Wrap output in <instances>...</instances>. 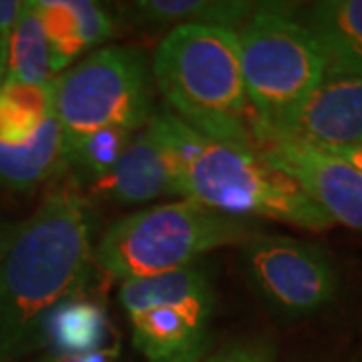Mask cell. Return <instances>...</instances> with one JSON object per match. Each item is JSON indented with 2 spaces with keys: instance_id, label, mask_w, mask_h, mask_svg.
Listing matches in <instances>:
<instances>
[{
  "instance_id": "6da1fadb",
  "label": "cell",
  "mask_w": 362,
  "mask_h": 362,
  "mask_svg": "<svg viewBox=\"0 0 362 362\" xmlns=\"http://www.w3.org/2000/svg\"><path fill=\"white\" fill-rule=\"evenodd\" d=\"M93 218L77 187L59 185L18 223L0 262V362L42 340L52 312L83 288L93 264Z\"/></svg>"
},
{
  "instance_id": "7a4b0ae2",
  "label": "cell",
  "mask_w": 362,
  "mask_h": 362,
  "mask_svg": "<svg viewBox=\"0 0 362 362\" xmlns=\"http://www.w3.org/2000/svg\"><path fill=\"white\" fill-rule=\"evenodd\" d=\"M147 125L168 149L183 199L238 220H276L312 232L334 226L296 181L258 151L214 141L169 111H153Z\"/></svg>"
},
{
  "instance_id": "3957f363",
  "label": "cell",
  "mask_w": 362,
  "mask_h": 362,
  "mask_svg": "<svg viewBox=\"0 0 362 362\" xmlns=\"http://www.w3.org/2000/svg\"><path fill=\"white\" fill-rule=\"evenodd\" d=\"M151 75L171 115L214 141L258 151L235 28H169L157 45Z\"/></svg>"
},
{
  "instance_id": "277c9868",
  "label": "cell",
  "mask_w": 362,
  "mask_h": 362,
  "mask_svg": "<svg viewBox=\"0 0 362 362\" xmlns=\"http://www.w3.org/2000/svg\"><path fill=\"white\" fill-rule=\"evenodd\" d=\"M254 228L194 199L157 204L115 221L101 235L93 262L121 282L195 266L209 252L244 244Z\"/></svg>"
},
{
  "instance_id": "5b68a950",
  "label": "cell",
  "mask_w": 362,
  "mask_h": 362,
  "mask_svg": "<svg viewBox=\"0 0 362 362\" xmlns=\"http://www.w3.org/2000/svg\"><path fill=\"white\" fill-rule=\"evenodd\" d=\"M238 39L256 125L276 127L320 85L328 59L310 26L282 2H259Z\"/></svg>"
},
{
  "instance_id": "8992f818",
  "label": "cell",
  "mask_w": 362,
  "mask_h": 362,
  "mask_svg": "<svg viewBox=\"0 0 362 362\" xmlns=\"http://www.w3.org/2000/svg\"><path fill=\"white\" fill-rule=\"evenodd\" d=\"M153 75L141 49H97L52 81L66 156L97 131H139L153 115ZM69 161V159H66Z\"/></svg>"
},
{
  "instance_id": "52a82bcc",
  "label": "cell",
  "mask_w": 362,
  "mask_h": 362,
  "mask_svg": "<svg viewBox=\"0 0 362 362\" xmlns=\"http://www.w3.org/2000/svg\"><path fill=\"white\" fill-rule=\"evenodd\" d=\"M119 302L129 320L133 346L147 362H199L206 356L216 306L206 270L189 266L123 282Z\"/></svg>"
},
{
  "instance_id": "ba28073f",
  "label": "cell",
  "mask_w": 362,
  "mask_h": 362,
  "mask_svg": "<svg viewBox=\"0 0 362 362\" xmlns=\"http://www.w3.org/2000/svg\"><path fill=\"white\" fill-rule=\"evenodd\" d=\"M242 258L256 294L286 320L314 316L337 300V266L316 244L256 232L242 244Z\"/></svg>"
},
{
  "instance_id": "9c48e42d",
  "label": "cell",
  "mask_w": 362,
  "mask_h": 362,
  "mask_svg": "<svg viewBox=\"0 0 362 362\" xmlns=\"http://www.w3.org/2000/svg\"><path fill=\"white\" fill-rule=\"evenodd\" d=\"M258 153L282 169L332 223L362 232V173L318 145L258 131Z\"/></svg>"
},
{
  "instance_id": "30bf717a",
  "label": "cell",
  "mask_w": 362,
  "mask_h": 362,
  "mask_svg": "<svg viewBox=\"0 0 362 362\" xmlns=\"http://www.w3.org/2000/svg\"><path fill=\"white\" fill-rule=\"evenodd\" d=\"M266 131L318 147L362 145V75L328 69L310 97L276 127Z\"/></svg>"
},
{
  "instance_id": "8fae6325",
  "label": "cell",
  "mask_w": 362,
  "mask_h": 362,
  "mask_svg": "<svg viewBox=\"0 0 362 362\" xmlns=\"http://www.w3.org/2000/svg\"><path fill=\"white\" fill-rule=\"evenodd\" d=\"M93 187L117 206H139L181 195L173 161L147 123L133 133L115 165L93 181Z\"/></svg>"
},
{
  "instance_id": "7c38bea8",
  "label": "cell",
  "mask_w": 362,
  "mask_h": 362,
  "mask_svg": "<svg viewBox=\"0 0 362 362\" xmlns=\"http://www.w3.org/2000/svg\"><path fill=\"white\" fill-rule=\"evenodd\" d=\"M66 165L65 139L54 113L26 141L14 145L0 141V185L8 192H33Z\"/></svg>"
},
{
  "instance_id": "4fadbf2b",
  "label": "cell",
  "mask_w": 362,
  "mask_h": 362,
  "mask_svg": "<svg viewBox=\"0 0 362 362\" xmlns=\"http://www.w3.org/2000/svg\"><path fill=\"white\" fill-rule=\"evenodd\" d=\"M328 69L362 75V0H322L308 11Z\"/></svg>"
},
{
  "instance_id": "5bb4252c",
  "label": "cell",
  "mask_w": 362,
  "mask_h": 362,
  "mask_svg": "<svg viewBox=\"0 0 362 362\" xmlns=\"http://www.w3.org/2000/svg\"><path fill=\"white\" fill-rule=\"evenodd\" d=\"M256 8L258 4L247 0H139L131 13L151 26L214 25L238 30Z\"/></svg>"
},
{
  "instance_id": "9a60e30c",
  "label": "cell",
  "mask_w": 362,
  "mask_h": 362,
  "mask_svg": "<svg viewBox=\"0 0 362 362\" xmlns=\"http://www.w3.org/2000/svg\"><path fill=\"white\" fill-rule=\"evenodd\" d=\"M54 113L51 85H28L6 78L0 85V141L23 143Z\"/></svg>"
},
{
  "instance_id": "2e32d148",
  "label": "cell",
  "mask_w": 362,
  "mask_h": 362,
  "mask_svg": "<svg viewBox=\"0 0 362 362\" xmlns=\"http://www.w3.org/2000/svg\"><path fill=\"white\" fill-rule=\"evenodd\" d=\"M6 78L28 83V85H51L57 78L51 69L49 42L33 0L23 2V11L16 18L11 47H8L4 81Z\"/></svg>"
},
{
  "instance_id": "e0dca14e",
  "label": "cell",
  "mask_w": 362,
  "mask_h": 362,
  "mask_svg": "<svg viewBox=\"0 0 362 362\" xmlns=\"http://www.w3.org/2000/svg\"><path fill=\"white\" fill-rule=\"evenodd\" d=\"M42 338H47L61 356L105 349L107 316L95 304L71 298L49 316Z\"/></svg>"
},
{
  "instance_id": "ac0fdd59",
  "label": "cell",
  "mask_w": 362,
  "mask_h": 362,
  "mask_svg": "<svg viewBox=\"0 0 362 362\" xmlns=\"http://www.w3.org/2000/svg\"><path fill=\"white\" fill-rule=\"evenodd\" d=\"M33 4L49 42L52 73L59 77L87 51L73 0H33Z\"/></svg>"
},
{
  "instance_id": "d6986e66",
  "label": "cell",
  "mask_w": 362,
  "mask_h": 362,
  "mask_svg": "<svg viewBox=\"0 0 362 362\" xmlns=\"http://www.w3.org/2000/svg\"><path fill=\"white\" fill-rule=\"evenodd\" d=\"M131 137H133V131L119 129V127L97 131L83 143H78L77 147L66 156L69 165L83 169L93 177V181L99 180L115 165L117 159L125 151Z\"/></svg>"
},
{
  "instance_id": "ffe728a7",
  "label": "cell",
  "mask_w": 362,
  "mask_h": 362,
  "mask_svg": "<svg viewBox=\"0 0 362 362\" xmlns=\"http://www.w3.org/2000/svg\"><path fill=\"white\" fill-rule=\"evenodd\" d=\"M73 8L78 16L87 51L113 39L115 23L103 4L93 2V0H73Z\"/></svg>"
},
{
  "instance_id": "44dd1931",
  "label": "cell",
  "mask_w": 362,
  "mask_h": 362,
  "mask_svg": "<svg viewBox=\"0 0 362 362\" xmlns=\"http://www.w3.org/2000/svg\"><path fill=\"white\" fill-rule=\"evenodd\" d=\"M199 362H276V346L266 338H247L232 342Z\"/></svg>"
},
{
  "instance_id": "7402d4cb",
  "label": "cell",
  "mask_w": 362,
  "mask_h": 362,
  "mask_svg": "<svg viewBox=\"0 0 362 362\" xmlns=\"http://www.w3.org/2000/svg\"><path fill=\"white\" fill-rule=\"evenodd\" d=\"M21 11H23L21 0H0V85L6 75L8 47H11L14 25H16Z\"/></svg>"
},
{
  "instance_id": "603a6c76",
  "label": "cell",
  "mask_w": 362,
  "mask_h": 362,
  "mask_svg": "<svg viewBox=\"0 0 362 362\" xmlns=\"http://www.w3.org/2000/svg\"><path fill=\"white\" fill-rule=\"evenodd\" d=\"M119 356V346H105V349L93 350V352H83V354H69V356H59L57 361L51 362H115Z\"/></svg>"
},
{
  "instance_id": "cb8c5ba5",
  "label": "cell",
  "mask_w": 362,
  "mask_h": 362,
  "mask_svg": "<svg viewBox=\"0 0 362 362\" xmlns=\"http://www.w3.org/2000/svg\"><path fill=\"white\" fill-rule=\"evenodd\" d=\"M326 151L334 153L340 159L349 161L350 165L358 169L362 173V145H344V147H322Z\"/></svg>"
},
{
  "instance_id": "d4e9b609",
  "label": "cell",
  "mask_w": 362,
  "mask_h": 362,
  "mask_svg": "<svg viewBox=\"0 0 362 362\" xmlns=\"http://www.w3.org/2000/svg\"><path fill=\"white\" fill-rule=\"evenodd\" d=\"M21 221H6L0 220V262L4 258V254L8 252V247L13 244L16 230H18Z\"/></svg>"
},
{
  "instance_id": "484cf974",
  "label": "cell",
  "mask_w": 362,
  "mask_h": 362,
  "mask_svg": "<svg viewBox=\"0 0 362 362\" xmlns=\"http://www.w3.org/2000/svg\"><path fill=\"white\" fill-rule=\"evenodd\" d=\"M42 362H51V361H42Z\"/></svg>"
}]
</instances>
